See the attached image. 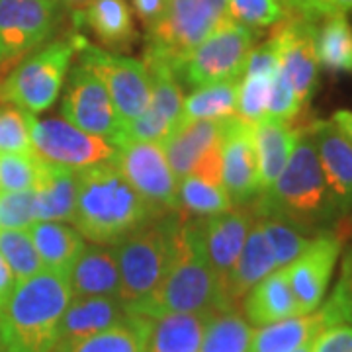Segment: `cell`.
<instances>
[{"label": "cell", "mask_w": 352, "mask_h": 352, "mask_svg": "<svg viewBox=\"0 0 352 352\" xmlns=\"http://www.w3.org/2000/svg\"><path fill=\"white\" fill-rule=\"evenodd\" d=\"M254 217H276L307 235L337 229L342 214L329 190L309 127L300 129L294 153L278 178L252 200Z\"/></svg>", "instance_id": "obj_1"}, {"label": "cell", "mask_w": 352, "mask_h": 352, "mask_svg": "<svg viewBox=\"0 0 352 352\" xmlns=\"http://www.w3.org/2000/svg\"><path fill=\"white\" fill-rule=\"evenodd\" d=\"M161 214L139 196L116 161L76 173V208L71 226L85 239L112 245Z\"/></svg>", "instance_id": "obj_2"}, {"label": "cell", "mask_w": 352, "mask_h": 352, "mask_svg": "<svg viewBox=\"0 0 352 352\" xmlns=\"http://www.w3.org/2000/svg\"><path fill=\"white\" fill-rule=\"evenodd\" d=\"M73 294L69 278L43 268L16 284L0 307V340L8 352H53Z\"/></svg>", "instance_id": "obj_3"}, {"label": "cell", "mask_w": 352, "mask_h": 352, "mask_svg": "<svg viewBox=\"0 0 352 352\" xmlns=\"http://www.w3.org/2000/svg\"><path fill=\"white\" fill-rule=\"evenodd\" d=\"M219 307L217 280L206 254L200 217H184L178 227L175 256L163 282L135 314L157 317L164 314H192Z\"/></svg>", "instance_id": "obj_4"}, {"label": "cell", "mask_w": 352, "mask_h": 352, "mask_svg": "<svg viewBox=\"0 0 352 352\" xmlns=\"http://www.w3.org/2000/svg\"><path fill=\"white\" fill-rule=\"evenodd\" d=\"M184 212H166L112 243L120 268V300L129 311L145 303L163 282L173 263L176 233Z\"/></svg>", "instance_id": "obj_5"}, {"label": "cell", "mask_w": 352, "mask_h": 352, "mask_svg": "<svg viewBox=\"0 0 352 352\" xmlns=\"http://www.w3.org/2000/svg\"><path fill=\"white\" fill-rule=\"evenodd\" d=\"M76 36L55 39L28 53L0 82V100L30 113L50 110L57 102L76 55Z\"/></svg>", "instance_id": "obj_6"}, {"label": "cell", "mask_w": 352, "mask_h": 352, "mask_svg": "<svg viewBox=\"0 0 352 352\" xmlns=\"http://www.w3.org/2000/svg\"><path fill=\"white\" fill-rule=\"evenodd\" d=\"M231 22L227 0H166L163 16L147 28L145 59L175 67L215 30Z\"/></svg>", "instance_id": "obj_7"}, {"label": "cell", "mask_w": 352, "mask_h": 352, "mask_svg": "<svg viewBox=\"0 0 352 352\" xmlns=\"http://www.w3.org/2000/svg\"><path fill=\"white\" fill-rule=\"evenodd\" d=\"M254 39V30L227 22L176 65L175 73L178 80L194 88L237 80L243 75Z\"/></svg>", "instance_id": "obj_8"}, {"label": "cell", "mask_w": 352, "mask_h": 352, "mask_svg": "<svg viewBox=\"0 0 352 352\" xmlns=\"http://www.w3.org/2000/svg\"><path fill=\"white\" fill-rule=\"evenodd\" d=\"M76 57L78 65L100 78L124 124L145 112L151 98V78L143 61L100 50L80 34L76 36Z\"/></svg>", "instance_id": "obj_9"}, {"label": "cell", "mask_w": 352, "mask_h": 352, "mask_svg": "<svg viewBox=\"0 0 352 352\" xmlns=\"http://www.w3.org/2000/svg\"><path fill=\"white\" fill-rule=\"evenodd\" d=\"M32 149L41 161L78 173L88 166L116 161L120 145L87 133L63 118H45L34 120Z\"/></svg>", "instance_id": "obj_10"}, {"label": "cell", "mask_w": 352, "mask_h": 352, "mask_svg": "<svg viewBox=\"0 0 352 352\" xmlns=\"http://www.w3.org/2000/svg\"><path fill=\"white\" fill-rule=\"evenodd\" d=\"M57 0H0V67L41 47L61 22Z\"/></svg>", "instance_id": "obj_11"}, {"label": "cell", "mask_w": 352, "mask_h": 352, "mask_svg": "<svg viewBox=\"0 0 352 352\" xmlns=\"http://www.w3.org/2000/svg\"><path fill=\"white\" fill-rule=\"evenodd\" d=\"M61 116L78 129L108 139L116 145L124 143L126 124L113 106L112 98L98 76L76 63L69 71L67 90L61 100Z\"/></svg>", "instance_id": "obj_12"}, {"label": "cell", "mask_w": 352, "mask_h": 352, "mask_svg": "<svg viewBox=\"0 0 352 352\" xmlns=\"http://www.w3.org/2000/svg\"><path fill=\"white\" fill-rule=\"evenodd\" d=\"M116 166L127 182L159 212H178L176 180L161 143L127 139L120 145Z\"/></svg>", "instance_id": "obj_13"}, {"label": "cell", "mask_w": 352, "mask_h": 352, "mask_svg": "<svg viewBox=\"0 0 352 352\" xmlns=\"http://www.w3.org/2000/svg\"><path fill=\"white\" fill-rule=\"evenodd\" d=\"M342 241L337 229L323 231L315 235L311 245L294 263L284 266L302 315L314 314L323 303L342 251Z\"/></svg>", "instance_id": "obj_14"}, {"label": "cell", "mask_w": 352, "mask_h": 352, "mask_svg": "<svg viewBox=\"0 0 352 352\" xmlns=\"http://www.w3.org/2000/svg\"><path fill=\"white\" fill-rule=\"evenodd\" d=\"M151 78V98L145 112L133 122L126 124V138L133 141H151L163 145L166 138L175 131L176 122L182 112L184 94L180 80L170 65L163 61H143Z\"/></svg>", "instance_id": "obj_15"}, {"label": "cell", "mask_w": 352, "mask_h": 352, "mask_svg": "<svg viewBox=\"0 0 352 352\" xmlns=\"http://www.w3.org/2000/svg\"><path fill=\"white\" fill-rule=\"evenodd\" d=\"M221 184L233 206H247L261 194L254 126L233 116L221 135Z\"/></svg>", "instance_id": "obj_16"}, {"label": "cell", "mask_w": 352, "mask_h": 352, "mask_svg": "<svg viewBox=\"0 0 352 352\" xmlns=\"http://www.w3.org/2000/svg\"><path fill=\"white\" fill-rule=\"evenodd\" d=\"M317 22L300 16H289L282 24L274 25L272 38L276 39L280 53V71L286 75L302 106L311 100L319 87V61L315 53Z\"/></svg>", "instance_id": "obj_17"}, {"label": "cell", "mask_w": 352, "mask_h": 352, "mask_svg": "<svg viewBox=\"0 0 352 352\" xmlns=\"http://www.w3.org/2000/svg\"><path fill=\"white\" fill-rule=\"evenodd\" d=\"M254 215L251 210H229L226 214L214 215L201 219L204 229V243H206V254L212 264L215 280H217V294H219V307L226 311L223 296L231 272L239 261L245 239L249 235V229L254 223Z\"/></svg>", "instance_id": "obj_18"}, {"label": "cell", "mask_w": 352, "mask_h": 352, "mask_svg": "<svg viewBox=\"0 0 352 352\" xmlns=\"http://www.w3.org/2000/svg\"><path fill=\"white\" fill-rule=\"evenodd\" d=\"M309 133L335 204L346 215L352 212V141L327 120L314 122Z\"/></svg>", "instance_id": "obj_19"}, {"label": "cell", "mask_w": 352, "mask_h": 352, "mask_svg": "<svg viewBox=\"0 0 352 352\" xmlns=\"http://www.w3.org/2000/svg\"><path fill=\"white\" fill-rule=\"evenodd\" d=\"M73 298H120V268L112 245H87L69 272Z\"/></svg>", "instance_id": "obj_20"}, {"label": "cell", "mask_w": 352, "mask_h": 352, "mask_svg": "<svg viewBox=\"0 0 352 352\" xmlns=\"http://www.w3.org/2000/svg\"><path fill=\"white\" fill-rule=\"evenodd\" d=\"M127 305L120 298H71L65 309L61 327H59V342L76 340L110 329L129 317ZM57 342V344H59Z\"/></svg>", "instance_id": "obj_21"}, {"label": "cell", "mask_w": 352, "mask_h": 352, "mask_svg": "<svg viewBox=\"0 0 352 352\" xmlns=\"http://www.w3.org/2000/svg\"><path fill=\"white\" fill-rule=\"evenodd\" d=\"M226 120H198L178 126L163 143L168 166L176 180L188 176L196 163L221 141Z\"/></svg>", "instance_id": "obj_22"}, {"label": "cell", "mask_w": 352, "mask_h": 352, "mask_svg": "<svg viewBox=\"0 0 352 352\" xmlns=\"http://www.w3.org/2000/svg\"><path fill=\"white\" fill-rule=\"evenodd\" d=\"M245 319L254 327H264L289 317H298L300 307L289 288L288 276L284 268H278L256 282L243 300Z\"/></svg>", "instance_id": "obj_23"}, {"label": "cell", "mask_w": 352, "mask_h": 352, "mask_svg": "<svg viewBox=\"0 0 352 352\" xmlns=\"http://www.w3.org/2000/svg\"><path fill=\"white\" fill-rule=\"evenodd\" d=\"M215 309L151 317L145 352H200L201 339Z\"/></svg>", "instance_id": "obj_24"}, {"label": "cell", "mask_w": 352, "mask_h": 352, "mask_svg": "<svg viewBox=\"0 0 352 352\" xmlns=\"http://www.w3.org/2000/svg\"><path fill=\"white\" fill-rule=\"evenodd\" d=\"M75 16V24H85L110 50H127L135 39L133 10L127 0H88Z\"/></svg>", "instance_id": "obj_25"}, {"label": "cell", "mask_w": 352, "mask_h": 352, "mask_svg": "<svg viewBox=\"0 0 352 352\" xmlns=\"http://www.w3.org/2000/svg\"><path fill=\"white\" fill-rule=\"evenodd\" d=\"M274 270H278L274 254L264 239V233L258 221L254 219V223L249 229V235L245 239V245H243L239 261L235 264L231 278L227 282L226 296H223L226 309H235L237 302L245 298V294L256 282H261L264 276H268Z\"/></svg>", "instance_id": "obj_26"}, {"label": "cell", "mask_w": 352, "mask_h": 352, "mask_svg": "<svg viewBox=\"0 0 352 352\" xmlns=\"http://www.w3.org/2000/svg\"><path fill=\"white\" fill-rule=\"evenodd\" d=\"M300 129H294L289 122L264 118L254 124V147L258 159V182L261 192L266 190L289 161Z\"/></svg>", "instance_id": "obj_27"}, {"label": "cell", "mask_w": 352, "mask_h": 352, "mask_svg": "<svg viewBox=\"0 0 352 352\" xmlns=\"http://www.w3.org/2000/svg\"><path fill=\"white\" fill-rule=\"evenodd\" d=\"M34 190L38 221L73 223L76 208L75 170L41 161V175Z\"/></svg>", "instance_id": "obj_28"}, {"label": "cell", "mask_w": 352, "mask_h": 352, "mask_svg": "<svg viewBox=\"0 0 352 352\" xmlns=\"http://www.w3.org/2000/svg\"><path fill=\"white\" fill-rule=\"evenodd\" d=\"M43 268L69 278L76 256L87 247L80 231L65 221H36L28 229Z\"/></svg>", "instance_id": "obj_29"}, {"label": "cell", "mask_w": 352, "mask_h": 352, "mask_svg": "<svg viewBox=\"0 0 352 352\" xmlns=\"http://www.w3.org/2000/svg\"><path fill=\"white\" fill-rule=\"evenodd\" d=\"M151 317L131 311L127 319L100 333L76 340H65L53 352H145Z\"/></svg>", "instance_id": "obj_30"}, {"label": "cell", "mask_w": 352, "mask_h": 352, "mask_svg": "<svg viewBox=\"0 0 352 352\" xmlns=\"http://www.w3.org/2000/svg\"><path fill=\"white\" fill-rule=\"evenodd\" d=\"M325 329L321 311L298 315L252 331L249 352H294Z\"/></svg>", "instance_id": "obj_31"}, {"label": "cell", "mask_w": 352, "mask_h": 352, "mask_svg": "<svg viewBox=\"0 0 352 352\" xmlns=\"http://www.w3.org/2000/svg\"><path fill=\"white\" fill-rule=\"evenodd\" d=\"M237 88L239 78L194 88V92L184 98L176 127L198 120H227L237 116Z\"/></svg>", "instance_id": "obj_32"}, {"label": "cell", "mask_w": 352, "mask_h": 352, "mask_svg": "<svg viewBox=\"0 0 352 352\" xmlns=\"http://www.w3.org/2000/svg\"><path fill=\"white\" fill-rule=\"evenodd\" d=\"M315 53L319 67L352 75V25L346 16H331L317 25Z\"/></svg>", "instance_id": "obj_33"}, {"label": "cell", "mask_w": 352, "mask_h": 352, "mask_svg": "<svg viewBox=\"0 0 352 352\" xmlns=\"http://www.w3.org/2000/svg\"><path fill=\"white\" fill-rule=\"evenodd\" d=\"M176 201L180 212L200 219L226 214L233 208L223 186L212 184L194 175L182 176L176 182Z\"/></svg>", "instance_id": "obj_34"}, {"label": "cell", "mask_w": 352, "mask_h": 352, "mask_svg": "<svg viewBox=\"0 0 352 352\" xmlns=\"http://www.w3.org/2000/svg\"><path fill=\"white\" fill-rule=\"evenodd\" d=\"M252 325L235 309L215 311L210 319L200 352H249Z\"/></svg>", "instance_id": "obj_35"}, {"label": "cell", "mask_w": 352, "mask_h": 352, "mask_svg": "<svg viewBox=\"0 0 352 352\" xmlns=\"http://www.w3.org/2000/svg\"><path fill=\"white\" fill-rule=\"evenodd\" d=\"M256 221L263 229L264 239L268 243L270 251L274 254L278 268H284L289 263H294L314 241V235H307L302 229L276 217H256Z\"/></svg>", "instance_id": "obj_36"}, {"label": "cell", "mask_w": 352, "mask_h": 352, "mask_svg": "<svg viewBox=\"0 0 352 352\" xmlns=\"http://www.w3.org/2000/svg\"><path fill=\"white\" fill-rule=\"evenodd\" d=\"M0 254L6 258L18 282L28 280L43 270V263L28 229L0 231Z\"/></svg>", "instance_id": "obj_37"}, {"label": "cell", "mask_w": 352, "mask_h": 352, "mask_svg": "<svg viewBox=\"0 0 352 352\" xmlns=\"http://www.w3.org/2000/svg\"><path fill=\"white\" fill-rule=\"evenodd\" d=\"M227 10L231 22L251 30L274 28L289 18L282 0H227Z\"/></svg>", "instance_id": "obj_38"}, {"label": "cell", "mask_w": 352, "mask_h": 352, "mask_svg": "<svg viewBox=\"0 0 352 352\" xmlns=\"http://www.w3.org/2000/svg\"><path fill=\"white\" fill-rule=\"evenodd\" d=\"M41 175V159L36 153H0V192L32 190Z\"/></svg>", "instance_id": "obj_39"}, {"label": "cell", "mask_w": 352, "mask_h": 352, "mask_svg": "<svg viewBox=\"0 0 352 352\" xmlns=\"http://www.w3.org/2000/svg\"><path fill=\"white\" fill-rule=\"evenodd\" d=\"M36 116L14 104L0 106V153H34L32 126Z\"/></svg>", "instance_id": "obj_40"}, {"label": "cell", "mask_w": 352, "mask_h": 352, "mask_svg": "<svg viewBox=\"0 0 352 352\" xmlns=\"http://www.w3.org/2000/svg\"><path fill=\"white\" fill-rule=\"evenodd\" d=\"M274 76L241 75L237 88V118L252 126L266 118Z\"/></svg>", "instance_id": "obj_41"}, {"label": "cell", "mask_w": 352, "mask_h": 352, "mask_svg": "<svg viewBox=\"0 0 352 352\" xmlns=\"http://www.w3.org/2000/svg\"><path fill=\"white\" fill-rule=\"evenodd\" d=\"M36 221V190L0 194V231L30 229Z\"/></svg>", "instance_id": "obj_42"}, {"label": "cell", "mask_w": 352, "mask_h": 352, "mask_svg": "<svg viewBox=\"0 0 352 352\" xmlns=\"http://www.w3.org/2000/svg\"><path fill=\"white\" fill-rule=\"evenodd\" d=\"M325 327L337 325V323H346L352 325V266L342 263L340 276L337 286L333 289V296L329 302L319 309Z\"/></svg>", "instance_id": "obj_43"}, {"label": "cell", "mask_w": 352, "mask_h": 352, "mask_svg": "<svg viewBox=\"0 0 352 352\" xmlns=\"http://www.w3.org/2000/svg\"><path fill=\"white\" fill-rule=\"evenodd\" d=\"M302 110V104L296 96V90L292 88L289 80L282 71H278L276 76L272 78V88H270V100H268V110L266 118H274L282 122H292Z\"/></svg>", "instance_id": "obj_44"}, {"label": "cell", "mask_w": 352, "mask_h": 352, "mask_svg": "<svg viewBox=\"0 0 352 352\" xmlns=\"http://www.w3.org/2000/svg\"><path fill=\"white\" fill-rule=\"evenodd\" d=\"M289 16L319 22L331 16H344L352 10V0H282Z\"/></svg>", "instance_id": "obj_45"}, {"label": "cell", "mask_w": 352, "mask_h": 352, "mask_svg": "<svg viewBox=\"0 0 352 352\" xmlns=\"http://www.w3.org/2000/svg\"><path fill=\"white\" fill-rule=\"evenodd\" d=\"M278 71H280V53H278L276 39L270 38L258 47L251 50L243 75L274 76Z\"/></svg>", "instance_id": "obj_46"}, {"label": "cell", "mask_w": 352, "mask_h": 352, "mask_svg": "<svg viewBox=\"0 0 352 352\" xmlns=\"http://www.w3.org/2000/svg\"><path fill=\"white\" fill-rule=\"evenodd\" d=\"M311 352H352V325L337 323L325 327L317 335Z\"/></svg>", "instance_id": "obj_47"}, {"label": "cell", "mask_w": 352, "mask_h": 352, "mask_svg": "<svg viewBox=\"0 0 352 352\" xmlns=\"http://www.w3.org/2000/svg\"><path fill=\"white\" fill-rule=\"evenodd\" d=\"M190 175L204 178V180L217 184V186H223L221 184V141L201 157Z\"/></svg>", "instance_id": "obj_48"}, {"label": "cell", "mask_w": 352, "mask_h": 352, "mask_svg": "<svg viewBox=\"0 0 352 352\" xmlns=\"http://www.w3.org/2000/svg\"><path fill=\"white\" fill-rule=\"evenodd\" d=\"M164 8H166V0H131V10L138 14L141 24L145 28L153 25L161 16H163Z\"/></svg>", "instance_id": "obj_49"}, {"label": "cell", "mask_w": 352, "mask_h": 352, "mask_svg": "<svg viewBox=\"0 0 352 352\" xmlns=\"http://www.w3.org/2000/svg\"><path fill=\"white\" fill-rule=\"evenodd\" d=\"M16 284H18V280L14 276L12 268L8 266L6 258L0 254V307L8 302V298L12 296Z\"/></svg>", "instance_id": "obj_50"}, {"label": "cell", "mask_w": 352, "mask_h": 352, "mask_svg": "<svg viewBox=\"0 0 352 352\" xmlns=\"http://www.w3.org/2000/svg\"><path fill=\"white\" fill-rule=\"evenodd\" d=\"M331 122L352 141V110H339V112H335Z\"/></svg>", "instance_id": "obj_51"}, {"label": "cell", "mask_w": 352, "mask_h": 352, "mask_svg": "<svg viewBox=\"0 0 352 352\" xmlns=\"http://www.w3.org/2000/svg\"><path fill=\"white\" fill-rule=\"evenodd\" d=\"M63 8H69L73 14H78L88 4V0H57Z\"/></svg>", "instance_id": "obj_52"}, {"label": "cell", "mask_w": 352, "mask_h": 352, "mask_svg": "<svg viewBox=\"0 0 352 352\" xmlns=\"http://www.w3.org/2000/svg\"><path fill=\"white\" fill-rule=\"evenodd\" d=\"M315 339H317V337H315ZM315 339H314V340H309V342H305V344H302L300 349H296V351H294V352H311V351H314V342H315Z\"/></svg>", "instance_id": "obj_53"}, {"label": "cell", "mask_w": 352, "mask_h": 352, "mask_svg": "<svg viewBox=\"0 0 352 352\" xmlns=\"http://www.w3.org/2000/svg\"><path fill=\"white\" fill-rule=\"evenodd\" d=\"M342 263L351 264V266H352V241H351V247H349V251H346L344 258H342Z\"/></svg>", "instance_id": "obj_54"}, {"label": "cell", "mask_w": 352, "mask_h": 352, "mask_svg": "<svg viewBox=\"0 0 352 352\" xmlns=\"http://www.w3.org/2000/svg\"><path fill=\"white\" fill-rule=\"evenodd\" d=\"M0 352H8V351H6V346L2 344V340H0Z\"/></svg>", "instance_id": "obj_55"}]
</instances>
